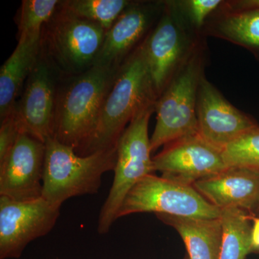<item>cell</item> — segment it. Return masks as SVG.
Returning <instances> with one entry per match:
<instances>
[{"label": "cell", "mask_w": 259, "mask_h": 259, "mask_svg": "<svg viewBox=\"0 0 259 259\" xmlns=\"http://www.w3.org/2000/svg\"><path fill=\"white\" fill-rule=\"evenodd\" d=\"M117 69L94 65L82 74L59 81L54 138L79 156L95 134Z\"/></svg>", "instance_id": "obj_1"}, {"label": "cell", "mask_w": 259, "mask_h": 259, "mask_svg": "<svg viewBox=\"0 0 259 259\" xmlns=\"http://www.w3.org/2000/svg\"><path fill=\"white\" fill-rule=\"evenodd\" d=\"M144 42L117 69L83 156L117 147L121 136L135 117L146 107L156 105L157 98L150 77Z\"/></svg>", "instance_id": "obj_2"}, {"label": "cell", "mask_w": 259, "mask_h": 259, "mask_svg": "<svg viewBox=\"0 0 259 259\" xmlns=\"http://www.w3.org/2000/svg\"><path fill=\"white\" fill-rule=\"evenodd\" d=\"M45 144L42 197L58 207L71 197L97 194L102 176L115 169L117 147L83 156L54 138Z\"/></svg>", "instance_id": "obj_3"}, {"label": "cell", "mask_w": 259, "mask_h": 259, "mask_svg": "<svg viewBox=\"0 0 259 259\" xmlns=\"http://www.w3.org/2000/svg\"><path fill=\"white\" fill-rule=\"evenodd\" d=\"M205 37H202L156 101V127L150 139L152 152L181 138L199 133L197 94L207 61Z\"/></svg>", "instance_id": "obj_4"}, {"label": "cell", "mask_w": 259, "mask_h": 259, "mask_svg": "<svg viewBox=\"0 0 259 259\" xmlns=\"http://www.w3.org/2000/svg\"><path fill=\"white\" fill-rule=\"evenodd\" d=\"M105 32L101 25L75 16L59 4L42 28L41 53L61 76L82 74L95 64Z\"/></svg>", "instance_id": "obj_5"}, {"label": "cell", "mask_w": 259, "mask_h": 259, "mask_svg": "<svg viewBox=\"0 0 259 259\" xmlns=\"http://www.w3.org/2000/svg\"><path fill=\"white\" fill-rule=\"evenodd\" d=\"M203 37L191 25L178 1H165L159 21L144 42L157 100Z\"/></svg>", "instance_id": "obj_6"}, {"label": "cell", "mask_w": 259, "mask_h": 259, "mask_svg": "<svg viewBox=\"0 0 259 259\" xmlns=\"http://www.w3.org/2000/svg\"><path fill=\"white\" fill-rule=\"evenodd\" d=\"M156 105L146 107L126 127L117 144V162L114 180L105 203L100 209L97 231L107 234L125 196L139 181L154 173L148 122Z\"/></svg>", "instance_id": "obj_7"}, {"label": "cell", "mask_w": 259, "mask_h": 259, "mask_svg": "<svg viewBox=\"0 0 259 259\" xmlns=\"http://www.w3.org/2000/svg\"><path fill=\"white\" fill-rule=\"evenodd\" d=\"M142 212L202 219L221 218V209L204 198L192 186L153 174L145 177L131 189L116 219Z\"/></svg>", "instance_id": "obj_8"}, {"label": "cell", "mask_w": 259, "mask_h": 259, "mask_svg": "<svg viewBox=\"0 0 259 259\" xmlns=\"http://www.w3.org/2000/svg\"><path fill=\"white\" fill-rule=\"evenodd\" d=\"M60 209L42 197L16 201L0 197V259L20 258L30 242L52 231Z\"/></svg>", "instance_id": "obj_9"}, {"label": "cell", "mask_w": 259, "mask_h": 259, "mask_svg": "<svg viewBox=\"0 0 259 259\" xmlns=\"http://www.w3.org/2000/svg\"><path fill=\"white\" fill-rule=\"evenodd\" d=\"M61 75L40 53L15 107L22 133L46 144L54 138L56 95Z\"/></svg>", "instance_id": "obj_10"}, {"label": "cell", "mask_w": 259, "mask_h": 259, "mask_svg": "<svg viewBox=\"0 0 259 259\" xmlns=\"http://www.w3.org/2000/svg\"><path fill=\"white\" fill-rule=\"evenodd\" d=\"M154 171L182 185L217 175L228 168L222 151L209 144L198 134L190 135L166 145L153 158Z\"/></svg>", "instance_id": "obj_11"}, {"label": "cell", "mask_w": 259, "mask_h": 259, "mask_svg": "<svg viewBox=\"0 0 259 259\" xmlns=\"http://www.w3.org/2000/svg\"><path fill=\"white\" fill-rule=\"evenodd\" d=\"M165 1H131L105 32L95 64L118 69L159 21Z\"/></svg>", "instance_id": "obj_12"}, {"label": "cell", "mask_w": 259, "mask_h": 259, "mask_svg": "<svg viewBox=\"0 0 259 259\" xmlns=\"http://www.w3.org/2000/svg\"><path fill=\"white\" fill-rule=\"evenodd\" d=\"M46 144L25 133L0 163V197L16 201L42 197Z\"/></svg>", "instance_id": "obj_13"}, {"label": "cell", "mask_w": 259, "mask_h": 259, "mask_svg": "<svg viewBox=\"0 0 259 259\" xmlns=\"http://www.w3.org/2000/svg\"><path fill=\"white\" fill-rule=\"evenodd\" d=\"M197 118L199 135L221 151L259 126L253 117L226 100L205 75L201 79L197 94Z\"/></svg>", "instance_id": "obj_14"}, {"label": "cell", "mask_w": 259, "mask_h": 259, "mask_svg": "<svg viewBox=\"0 0 259 259\" xmlns=\"http://www.w3.org/2000/svg\"><path fill=\"white\" fill-rule=\"evenodd\" d=\"M192 187L220 209L236 207L253 214L259 209V173L228 167L212 177L197 181Z\"/></svg>", "instance_id": "obj_15"}, {"label": "cell", "mask_w": 259, "mask_h": 259, "mask_svg": "<svg viewBox=\"0 0 259 259\" xmlns=\"http://www.w3.org/2000/svg\"><path fill=\"white\" fill-rule=\"evenodd\" d=\"M41 53V34L18 38L13 54L0 70V118L14 110L17 97Z\"/></svg>", "instance_id": "obj_16"}, {"label": "cell", "mask_w": 259, "mask_h": 259, "mask_svg": "<svg viewBox=\"0 0 259 259\" xmlns=\"http://www.w3.org/2000/svg\"><path fill=\"white\" fill-rule=\"evenodd\" d=\"M202 34L244 48L259 61V8L231 10L222 3L207 19Z\"/></svg>", "instance_id": "obj_17"}, {"label": "cell", "mask_w": 259, "mask_h": 259, "mask_svg": "<svg viewBox=\"0 0 259 259\" xmlns=\"http://www.w3.org/2000/svg\"><path fill=\"white\" fill-rule=\"evenodd\" d=\"M156 216L178 232L190 259H219L222 241L221 218L202 219L166 214Z\"/></svg>", "instance_id": "obj_18"}, {"label": "cell", "mask_w": 259, "mask_h": 259, "mask_svg": "<svg viewBox=\"0 0 259 259\" xmlns=\"http://www.w3.org/2000/svg\"><path fill=\"white\" fill-rule=\"evenodd\" d=\"M250 214L236 207L221 209L222 241L219 259H245L251 253Z\"/></svg>", "instance_id": "obj_19"}, {"label": "cell", "mask_w": 259, "mask_h": 259, "mask_svg": "<svg viewBox=\"0 0 259 259\" xmlns=\"http://www.w3.org/2000/svg\"><path fill=\"white\" fill-rule=\"evenodd\" d=\"M128 0H65L60 5L71 14L109 30L131 4Z\"/></svg>", "instance_id": "obj_20"}, {"label": "cell", "mask_w": 259, "mask_h": 259, "mask_svg": "<svg viewBox=\"0 0 259 259\" xmlns=\"http://www.w3.org/2000/svg\"><path fill=\"white\" fill-rule=\"evenodd\" d=\"M222 154L227 166L259 173V126L228 144L223 148Z\"/></svg>", "instance_id": "obj_21"}, {"label": "cell", "mask_w": 259, "mask_h": 259, "mask_svg": "<svg viewBox=\"0 0 259 259\" xmlns=\"http://www.w3.org/2000/svg\"><path fill=\"white\" fill-rule=\"evenodd\" d=\"M60 3L58 0H23L18 20V38L41 34Z\"/></svg>", "instance_id": "obj_22"}, {"label": "cell", "mask_w": 259, "mask_h": 259, "mask_svg": "<svg viewBox=\"0 0 259 259\" xmlns=\"http://www.w3.org/2000/svg\"><path fill=\"white\" fill-rule=\"evenodd\" d=\"M191 25L202 33L209 17L222 5V0H183L178 1Z\"/></svg>", "instance_id": "obj_23"}, {"label": "cell", "mask_w": 259, "mask_h": 259, "mask_svg": "<svg viewBox=\"0 0 259 259\" xmlns=\"http://www.w3.org/2000/svg\"><path fill=\"white\" fill-rule=\"evenodd\" d=\"M21 130L16 115L15 109L10 112L5 118L1 120L0 125V163L4 161L10 151L15 146L19 135L21 134Z\"/></svg>", "instance_id": "obj_24"}, {"label": "cell", "mask_w": 259, "mask_h": 259, "mask_svg": "<svg viewBox=\"0 0 259 259\" xmlns=\"http://www.w3.org/2000/svg\"><path fill=\"white\" fill-rule=\"evenodd\" d=\"M223 5L231 10L251 9L259 8V0H236L223 1Z\"/></svg>", "instance_id": "obj_25"}, {"label": "cell", "mask_w": 259, "mask_h": 259, "mask_svg": "<svg viewBox=\"0 0 259 259\" xmlns=\"http://www.w3.org/2000/svg\"><path fill=\"white\" fill-rule=\"evenodd\" d=\"M250 219L253 221L251 230L252 252L259 251V218L250 214Z\"/></svg>", "instance_id": "obj_26"}, {"label": "cell", "mask_w": 259, "mask_h": 259, "mask_svg": "<svg viewBox=\"0 0 259 259\" xmlns=\"http://www.w3.org/2000/svg\"><path fill=\"white\" fill-rule=\"evenodd\" d=\"M185 259H190V258H185Z\"/></svg>", "instance_id": "obj_27"}]
</instances>
